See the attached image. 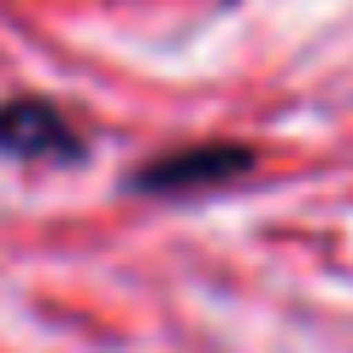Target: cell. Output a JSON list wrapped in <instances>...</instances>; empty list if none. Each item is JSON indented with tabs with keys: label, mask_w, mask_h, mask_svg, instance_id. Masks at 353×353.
<instances>
[{
	"label": "cell",
	"mask_w": 353,
	"mask_h": 353,
	"mask_svg": "<svg viewBox=\"0 0 353 353\" xmlns=\"http://www.w3.org/2000/svg\"><path fill=\"white\" fill-rule=\"evenodd\" d=\"M248 171H253V148H241V141H201V148H176V153H159V159L136 165L130 189H141V194H194V189H218V183L248 176Z\"/></svg>",
	"instance_id": "obj_1"
},
{
	"label": "cell",
	"mask_w": 353,
	"mask_h": 353,
	"mask_svg": "<svg viewBox=\"0 0 353 353\" xmlns=\"http://www.w3.org/2000/svg\"><path fill=\"white\" fill-rule=\"evenodd\" d=\"M0 153L18 165H71L83 159V136L53 101L12 94V101H0Z\"/></svg>",
	"instance_id": "obj_2"
}]
</instances>
